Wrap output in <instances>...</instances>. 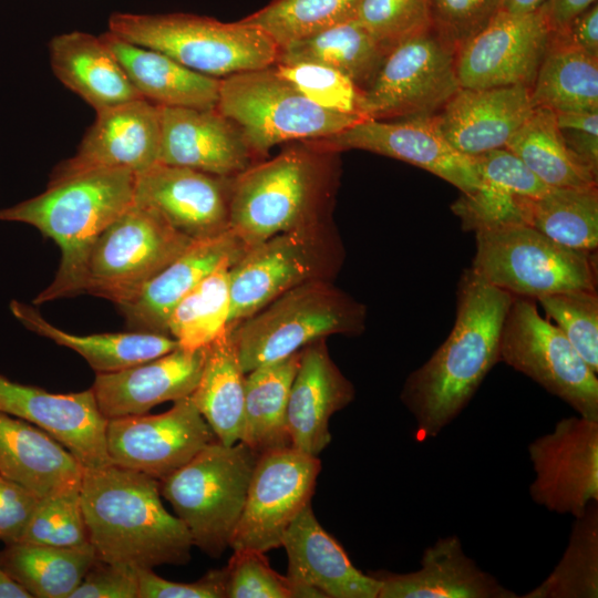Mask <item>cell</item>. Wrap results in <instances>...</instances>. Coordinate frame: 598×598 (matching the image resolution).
<instances>
[{
  "label": "cell",
  "instance_id": "obj_13",
  "mask_svg": "<svg viewBox=\"0 0 598 598\" xmlns=\"http://www.w3.org/2000/svg\"><path fill=\"white\" fill-rule=\"evenodd\" d=\"M499 361L527 375L580 416L598 420V379L563 332L540 316L536 300L514 297Z\"/></svg>",
  "mask_w": 598,
  "mask_h": 598
},
{
  "label": "cell",
  "instance_id": "obj_17",
  "mask_svg": "<svg viewBox=\"0 0 598 598\" xmlns=\"http://www.w3.org/2000/svg\"><path fill=\"white\" fill-rule=\"evenodd\" d=\"M318 150H361L423 168L466 194L480 185L472 156L456 151L439 130L435 116L364 118L324 138L303 142Z\"/></svg>",
  "mask_w": 598,
  "mask_h": 598
},
{
  "label": "cell",
  "instance_id": "obj_40",
  "mask_svg": "<svg viewBox=\"0 0 598 598\" xmlns=\"http://www.w3.org/2000/svg\"><path fill=\"white\" fill-rule=\"evenodd\" d=\"M236 261H225L172 310L167 333L178 347L197 350L207 347L228 329L230 311L229 270Z\"/></svg>",
  "mask_w": 598,
  "mask_h": 598
},
{
  "label": "cell",
  "instance_id": "obj_42",
  "mask_svg": "<svg viewBox=\"0 0 598 598\" xmlns=\"http://www.w3.org/2000/svg\"><path fill=\"white\" fill-rule=\"evenodd\" d=\"M362 0H271L241 19L267 33L278 49L357 18Z\"/></svg>",
  "mask_w": 598,
  "mask_h": 598
},
{
  "label": "cell",
  "instance_id": "obj_51",
  "mask_svg": "<svg viewBox=\"0 0 598 598\" xmlns=\"http://www.w3.org/2000/svg\"><path fill=\"white\" fill-rule=\"evenodd\" d=\"M138 598H227V569H212L193 582L164 579L153 569H136Z\"/></svg>",
  "mask_w": 598,
  "mask_h": 598
},
{
  "label": "cell",
  "instance_id": "obj_32",
  "mask_svg": "<svg viewBox=\"0 0 598 598\" xmlns=\"http://www.w3.org/2000/svg\"><path fill=\"white\" fill-rule=\"evenodd\" d=\"M10 310L30 331L78 352L96 373L118 371L178 348L174 338L159 333L138 331L89 336L69 333L47 321L32 306L18 300L10 302Z\"/></svg>",
  "mask_w": 598,
  "mask_h": 598
},
{
  "label": "cell",
  "instance_id": "obj_9",
  "mask_svg": "<svg viewBox=\"0 0 598 598\" xmlns=\"http://www.w3.org/2000/svg\"><path fill=\"white\" fill-rule=\"evenodd\" d=\"M344 258L332 220L277 234L247 248L229 270L228 329L299 285L333 280Z\"/></svg>",
  "mask_w": 598,
  "mask_h": 598
},
{
  "label": "cell",
  "instance_id": "obj_43",
  "mask_svg": "<svg viewBox=\"0 0 598 598\" xmlns=\"http://www.w3.org/2000/svg\"><path fill=\"white\" fill-rule=\"evenodd\" d=\"M20 542L55 547L90 545L81 481L40 497Z\"/></svg>",
  "mask_w": 598,
  "mask_h": 598
},
{
  "label": "cell",
  "instance_id": "obj_48",
  "mask_svg": "<svg viewBox=\"0 0 598 598\" xmlns=\"http://www.w3.org/2000/svg\"><path fill=\"white\" fill-rule=\"evenodd\" d=\"M227 569V598H300L287 576L274 570L265 553L234 549Z\"/></svg>",
  "mask_w": 598,
  "mask_h": 598
},
{
  "label": "cell",
  "instance_id": "obj_28",
  "mask_svg": "<svg viewBox=\"0 0 598 598\" xmlns=\"http://www.w3.org/2000/svg\"><path fill=\"white\" fill-rule=\"evenodd\" d=\"M378 598H516L470 558L457 536L437 539L424 549L420 569L408 574L379 570Z\"/></svg>",
  "mask_w": 598,
  "mask_h": 598
},
{
  "label": "cell",
  "instance_id": "obj_35",
  "mask_svg": "<svg viewBox=\"0 0 598 598\" xmlns=\"http://www.w3.org/2000/svg\"><path fill=\"white\" fill-rule=\"evenodd\" d=\"M300 351L246 373L240 441L258 455L291 446L287 411Z\"/></svg>",
  "mask_w": 598,
  "mask_h": 598
},
{
  "label": "cell",
  "instance_id": "obj_23",
  "mask_svg": "<svg viewBox=\"0 0 598 598\" xmlns=\"http://www.w3.org/2000/svg\"><path fill=\"white\" fill-rule=\"evenodd\" d=\"M281 546L287 577L300 598H378L380 581L350 561L341 545L316 518L311 504L287 528Z\"/></svg>",
  "mask_w": 598,
  "mask_h": 598
},
{
  "label": "cell",
  "instance_id": "obj_46",
  "mask_svg": "<svg viewBox=\"0 0 598 598\" xmlns=\"http://www.w3.org/2000/svg\"><path fill=\"white\" fill-rule=\"evenodd\" d=\"M355 19L389 52L430 27V0H362Z\"/></svg>",
  "mask_w": 598,
  "mask_h": 598
},
{
  "label": "cell",
  "instance_id": "obj_45",
  "mask_svg": "<svg viewBox=\"0 0 598 598\" xmlns=\"http://www.w3.org/2000/svg\"><path fill=\"white\" fill-rule=\"evenodd\" d=\"M276 71L312 103L361 118L363 91L341 72L316 63L274 64Z\"/></svg>",
  "mask_w": 598,
  "mask_h": 598
},
{
  "label": "cell",
  "instance_id": "obj_25",
  "mask_svg": "<svg viewBox=\"0 0 598 598\" xmlns=\"http://www.w3.org/2000/svg\"><path fill=\"white\" fill-rule=\"evenodd\" d=\"M354 386L331 359L326 339L300 350L287 422L291 447L318 456L330 443V417L354 399Z\"/></svg>",
  "mask_w": 598,
  "mask_h": 598
},
{
  "label": "cell",
  "instance_id": "obj_36",
  "mask_svg": "<svg viewBox=\"0 0 598 598\" xmlns=\"http://www.w3.org/2000/svg\"><path fill=\"white\" fill-rule=\"evenodd\" d=\"M386 53L353 19L279 48L275 64L316 63L328 66L364 91L374 80Z\"/></svg>",
  "mask_w": 598,
  "mask_h": 598
},
{
  "label": "cell",
  "instance_id": "obj_41",
  "mask_svg": "<svg viewBox=\"0 0 598 598\" xmlns=\"http://www.w3.org/2000/svg\"><path fill=\"white\" fill-rule=\"evenodd\" d=\"M523 597H598V502L575 518L561 559L542 584Z\"/></svg>",
  "mask_w": 598,
  "mask_h": 598
},
{
  "label": "cell",
  "instance_id": "obj_54",
  "mask_svg": "<svg viewBox=\"0 0 598 598\" xmlns=\"http://www.w3.org/2000/svg\"><path fill=\"white\" fill-rule=\"evenodd\" d=\"M597 0H545L538 8L550 33L563 34Z\"/></svg>",
  "mask_w": 598,
  "mask_h": 598
},
{
  "label": "cell",
  "instance_id": "obj_7",
  "mask_svg": "<svg viewBox=\"0 0 598 598\" xmlns=\"http://www.w3.org/2000/svg\"><path fill=\"white\" fill-rule=\"evenodd\" d=\"M258 457L241 441H215L159 481L161 495L186 526L193 545L212 558L229 547Z\"/></svg>",
  "mask_w": 598,
  "mask_h": 598
},
{
  "label": "cell",
  "instance_id": "obj_59",
  "mask_svg": "<svg viewBox=\"0 0 598 598\" xmlns=\"http://www.w3.org/2000/svg\"><path fill=\"white\" fill-rule=\"evenodd\" d=\"M545 0H504L501 11L525 14L536 11Z\"/></svg>",
  "mask_w": 598,
  "mask_h": 598
},
{
  "label": "cell",
  "instance_id": "obj_22",
  "mask_svg": "<svg viewBox=\"0 0 598 598\" xmlns=\"http://www.w3.org/2000/svg\"><path fill=\"white\" fill-rule=\"evenodd\" d=\"M257 159L243 132L216 107L161 106L158 163L235 177Z\"/></svg>",
  "mask_w": 598,
  "mask_h": 598
},
{
  "label": "cell",
  "instance_id": "obj_53",
  "mask_svg": "<svg viewBox=\"0 0 598 598\" xmlns=\"http://www.w3.org/2000/svg\"><path fill=\"white\" fill-rule=\"evenodd\" d=\"M39 498L27 487L0 474V542H20Z\"/></svg>",
  "mask_w": 598,
  "mask_h": 598
},
{
  "label": "cell",
  "instance_id": "obj_57",
  "mask_svg": "<svg viewBox=\"0 0 598 598\" xmlns=\"http://www.w3.org/2000/svg\"><path fill=\"white\" fill-rule=\"evenodd\" d=\"M560 130L581 131L598 135V111H571L555 113Z\"/></svg>",
  "mask_w": 598,
  "mask_h": 598
},
{
  "label": "cell",
  "instance_id": "obj_26",
  "mask_svg": "<svg viewBox=\"0 0 598 598\" xmlns=\"http://www.w3.org/2000/svg\"><path fill=\"white\" fill-rule=\"evenodd\" d=\"M246 249L231 230L194 240L132 300L117 307L126 329L168 336L167 320L177 302L221 264L237 261Z\"/></svg>",
  "mask_w": 598,
  "mask_h": 598
},
{
  "label": "cell",
  "instance_id": "obj_31",
  "mask_svg": "<svg viewBox=\"0 0 598 598\" xmlns=\"http://www.w3.org/2000/svg\"><path fill=\"white\" fill-rule=\"evenodd\" d=\"M102 38L142 99L159 106H217L220 79L193 71L162 52L122 40L110 31Z\"/></svg>",
  "mask_w": 598,
  "mask_h": 598
},
{
  "label": "cell",
  "instance_id": "obj_20",
  "mask_svg": "<svg viewBox=\"0 0 598 598\" xmlns=\"http://www.w3.org/2000/svg\"><path fill=\"white\" fill-rule=\"evenodd\" d=\"M234 177L157 163L136 175L134 202L156 210L192 240L229 230Z\"/></svg>",
  "mask_w": 598,
  "mask_h": 598
},
{
  "label": "cell",
  "instance_id": "obj_47",
  "mask_svg": "<svg viewBox=\"0 0 598 598\" xmlns=\"http://www.w3.org/2000/svg\"><path fill=\"white\" fill-rule=\"evenodd\" d=\"M520 197L524 196L515 194L502 184L480 179V185L470 193H462L451 208L460 218L462 228L475 233L523 223Z\"/></svg>",
  "mask_w": 598,
  "mask_h": 598
},
{
  "label": "cell",
  "instance_id": "obj_29",
  "mask_svg": "<svg viewBox=\"0 0 598 598\" xmlns=\"http://www.w3.org/2000/svg\"><path fill=\"white\" fill-rule=\"evenodd\" d=\"M51 68L55 76L101 112L142 99L102 35L72 31L49 43Z\"/></svg>",
  "mask_w": 598,
  "mask_h": 598
},
{
  "label": "cell",
  "instance_id": "obj_6",
  "mask_svg": "<svg viewBox=\"0 0 598 598\" xmlns=\"http://www.w3.org/2000/svg\"><path fill=\"white\" fill-rule=\"evenodd\" d=\"M367 307L333 280L299 285L228 329L245 373L333 334L360 336Z\"/></svg>",
  "mask_w": 598,
  "mask_h": 598
},
{
  "label": "cell",
  "instance_id": "obj_16",
  "mask_svg": "<svg viewBox=\"0 0 598 598\" xmlns=\"http://www.w3.org/2000/svg\"><path fill=\"white\" fill-rule=\"evenodd\" d=\"M532 499L557 514L581 516L598 502V420L564 417L528 445Z\"/></svg>",
  "mask_w": 598,
  "mask_h": 598
},
{
  "label": "cell",
  "instance_id": "obj_52",
  "mask_svg": "<svg viewBox=\"0 0 598 598\" xmlns=\"http://www.w3.org/2000/svg\"><path fill=\"white\" fill-rule=\"evenodd\" d=\"M69 598H138L137 571L96 558Z\"/></svg>",
  "mask_w": 598,
  "mask_h": 598
},
{
  "label": "cell",
  "instance_id": "obj_38",
  "mask_svg": "<svg viewBox=\"0 0 598 598\" xmlns=\"http://www.w3.org/2000/svg\"><path fill=\"white\" fill-rule=\"evenodd\" d=\"M522 221L570 249L598 248V187H549L537 197H520Z\"/></svg>",
  "mask_w": 598,
  "mask_h": 598
},
{
  "label": "cell",
  "instance_id": "obj_56",
  "mask_svg": "<svg viewBox=\"0 0 598 598\" xmlns=\"http://www.w3.org/2000/svg\"><path fill=\"white\" fill-rule=\"evenodd\" d=\"M560 132L570 152L598 175V135L574 130Z\"/></svg>",
  "mask_w": 598,
  "mask_h": 598
},
{
  "label": "cell",
  "instance_id": "obj_3",
  "mask_svg": "<svg viewBox=\"0 0 598 598\" xmlns=\"http://www.w3.org/2000/svg\"><path fill=\"white\" fill-rule=\"evenodd\" d=\"M135 179L126 169L87 172L48 184L40 195L0 210L1 220L31 225L60 247L55 277L34 305L84 293L91 250L133 204Z\"/></svg>",
  "mask_w": 598,
  "mask_h": 598
},
{
  "label": "cell",
  "instance_id": "obj_30",
  "mask_svg": "<svg viewBox=\"0 0 598 598\" xmlns=\"http://www.w3.org/2000/svg\"><path fill=\"white\" fill-rule=\"evenodd\" d=\"M84 467L38 426L0 412V474L38 497L81 481Z\"/></svg>",
  "mask_w": 598,
  "mask_h": 598
},
{
  "label": "cell",
  "instance_id": "obj_11",
  "mask_svg": "<svg viewBox=\"0 0 598 598\" xmlns=\"http://www.w3.org/2000/svg\"><path fill=\"white\" fill-rule=\"evenodd\" d=\"M193 241L156 210L133 202L94 244L84 293L110 300L116 307L126 303Z\"/></svg>",
  "mask_w": 598,
  "mask_h": 598
},
{
  "label": "cell",
  "instance_id": "obj_49",
  "mask_svg": "<svg viewBox=\"0 0 598 598\" xmlns=\"http://www.w3.org/2000/svg\"><path fill=\"white\" fill-rule=\"evenodd\" d=\"M504 0H430V25L456 52L484 30Z\"/></svg>",
  "mask_w": 598,
  "mask_h": 598
},
{
  "label": "cell",
  "instance_id": "obj_34",
  "mask_svg": "<svg viewBox=\"0 0 598 598\" xmlns=\"http://www.w3.org/2000/svg\"><path fill=\"white\" fill-rule=\"evenodd\" d=\"M245 381L246 373L227 329L206 347L198 383L189 395L216 439L225 445L241 437Z\"/></svg>",
  "mask_w": 598,
  "mask_h": 598
},
{
  "label": "cell",
  "instance_id": "obj_15",
  "mask_svg": "<svg viewBox=\"0 0 598 598\" xmlns=\"http://www.w3.org/2000/svg\"><path fill=\"white\" fill-rule=\"evenodd\" d=\"M218 441L190 396L166 412L107 420L106 447L111 464L158 481L174 473L208 444Z\"/></svg>",
  "mask_w": 598,
  "mask_h": 598
},
{
  "label": "cell",
  "instance_id": "obj_1",
  "mask_svg": "<svg viewBox=\"0 0 598 598\" xmlns=\"http://www.w3.org/2000/svg\"><path fill=\"white\" fill-rule=\"evenodd\" d=\"M513 298L470 269L464 271L448 337L409 374L400 394L415 420L417 439L435 437L451 423L499 362L502 330Z\"/></svg>",
  "mask_w": 598,
  "mask_h": 598
},
{
  "label": "cell",
  "instance_id": "obj_44",
  "mask_svg": "<svg viewBox=\"0 0 598 598\" xmlns=\"http://www.w3.org/2000/svg\"><path fill=\"white\" fill-rule=\"evenodd\" d=\"M545 317L569 340L587 365L598 373L597 289H580L538 299Z\"/></svg>",
  "mask_w": 598,
  "mask_h": 598
},
{
  "label": "cell",
  "instance_id": "obj_27",
  "mask_svg": "<svg viewBox=\"0 0 598 598\" xmlns=\"http://www.w3.org/2000/svg\"><path fill=\"white\" fill-rule=\"evenodd\" d=\"M532 112L526 86L460 87L434 116L456 151L475 156L505 147Z\"/></svg>",
  "mask_w": 598,
  "mask_h": 598
},
{
  "label": "cell",
  "instance_id": "obj_19",
  "mask_svg": "<svg viewBox=\"0 0 598 598\" xmlns=\"http://www.w3.org/2000/svg\"><path fill=\"white\" fill-rule=\"evenodd\" d=\"M161 106L137 99L96 113L75 154L52 171L48 184L93 171L138 175L158 163Z\"/></svg>",
  "mask_w": 598,
  "mask_h": 598
},
{
  "label": "cell",
  "instance_id": "obj_8",
  "mask_svg": "<svg viewBox=\"0 0 598 598\" xmlns=\"http://www.w3.org/2000/svg\"><path fill=\"white\" fill-rule=\"evenodd\" d=\"M475 240L468 269L513 297L538 300L557 292L597 289L596 252L561 246L526 224L478 230Z\"/></svg>",
  "mask_w": 598,
  "mask_h": 598
},
{
  "label": "cell",
  "instance_id": "obj_4",
  "mask_svg": "<svg viewBox=\"0 0 598 598\" xmlns=\"http://www.w3.org/2000/svg\"><path fill=\"white\" fill-rule=\"evenodd\" d=\"M303 144L234 177L229 230L246 248L277 234L332 220L336 153Z\"/></svg>",
  "mask_w": 598,
  "mask_h": 598
},
{
  "label": "cell",
  "instance_id": "obj_12",
  "mask_svg": "<svg viewBox=\"0 0 598 598\" xmlns=\"http://www.w3.org/2000/svg\"><path fill=\"white\" fill-rule=\"evenodd\" d=\"M456 50L430 25L395 44L363 91L364 118L436 115L460 89Z\"/></svg>",
  "mask_w": 598,
  "mask_h": 598
},
{
  "label": "cell",
  "instance_id": "obj_39",
  "mask_svg": "<svg viewBox=\"0 0 598 598\" xmlns=\"http://www.w3.org/2000/svg\"><path fill=\"white\" fill-rule=\"evenodd\" d=\"M548 187L597 185L598 175L566 146L555 112L533 109L505 146Z\"/></svg>",
  "mask_w": 598,
  "mask_h": 598
},
{
  "label": "cell",
  "instance_id": "obj_10",
  "mask_svg": "<svg viewBox=\"0 0 598 598\" xmlns=\"http://www.w3.org/2000/svg\"><path fill=\"white\" fill-rule=\"evenodd\" d=\"M216 109L237 125L258 158L278 144L324 138L364 120L312 103L274 65L220 79Z\"/></svg>",
  "mask_w": 598,
  "mask_h": 598
},
{
  "label": "cell",
  "instance_id": "obj_37",
  "mask_svg": "<svg viewBox=\"0 0 598 598\" xmlns=\"http://www.w3.org/2000/svg\"><path fill=\"white\" fill-rule=\"evenodd\" d=\"M95 559L91 545L55 547L17 542L0 551V565L32 598H69Z\"/></svg>",
  "mask_w": 598,
  "mask_h": 598
},
{
  "label": "cell",
  "instance_id": "obj_5",
  "mask_svg": "<svg viewBox=\"0 0 598 598\" xmlns=\"http://www.w3.org/2000/svg\"><path fill=\"white\" fill-rule=\"evenodd\" d=\"M109 31L162 52L198 73L223 79L272 66L278 47L259 28L192 13H112Z\"/></svg>",
  "mask_w": 598,
  "mask_h": 598
},
{
  "label": "cell",
  "instance_id": "obj_2",
  "mask_svg": "<svg viewBox=\"0 0 598 598\" xmlns=\"http://www.w3.org/2000/svg\"><path fill=\"white\" fill-rule=\"evenodd\" d=\"M161 496L159 481L144 473L113 464L84 468L82 506L96 558L134 569L187 564L192 537Z\"/></svg>",
  "mask_w": 598,
  "mask_h": 598
},
{
  "label": "cell",
  "instance_id": "obj_14",
  "mask_svg": "<svg viewBox=\"0 0 598 598\" xmlns=\"http://www.w3.org/2000/svg\"><path fill=\"white\" fill-rule=\"evenodd\" d=\"M321 463L286 447L259 455L229 547L266 553L281 546L298 514L311 502Z\"/></svg>",
  "mask_w": 598,
  "mask_h": 598
},
{
  "label": "cell",
  "instance_id": "obj_33",
  "mask_svg": "<svg viewBox=\"0 0 598 598\" xmlns=\"http://www.w3.org/2000/svg\"><path fill=\"white\" fill-rule=\"evenodd\" d=\"M529 99L533 109L555 113L598 111V56L581 50L565 33H550Z\"/></svg>",
  "mask_w": 598,
  "mask_h": 598
},
{
  "label": "cell",
  "instance_id": "obj_21",
  "mask_svg": "<svg viewBox=\"0 0 598 598\" xmlns=\"http://www.w3.org/2000/svg\"><path fill=\"white\" fill-rule=\"evenodd\" d=\"M0 412L47 432L65 446L84 468L111 464L106 447L107 420L91 389L56 394L0 374Z\"/></svg>",
  "mask_w": 598,
  "mask_h": 598
},
{
  "label": "cell",
  "instance_id": "obj_58",
  "mask_svg": "<svg viewBox=\"0 0 598 598\" xmlns=\"http://www.w3.org/2000/svg\"><path fill=\"white\" fill-rule=\"evenodd\" d=\"M0 598H32L0 565Z\"/></svg>",
  "mask_w": 598,
  "mask_h": 598
},
{
  "label": "cell",
  "instance_id": "obj_24",
  "mask_svg": "<svg viewBox=\"0 0 598 598\" xmlns=\"http://www.w3.org/2000/svg\"><path fill=\"white\" fill-rule=\"evenodd\" d=\"M205 348H177L158 358L107 373H96L91 388L106 420L141 415L167 401L189 396L205 360Z\"/></svg>",
  "mask_w": 598,
  "mask_h": 598
},
{
  "label": "cell",
  "instance_id": "obj_18",
  "mask_svg": "<svg viewBox=\"0 0 598 598\" xmlns=\"http://www.w3.org/2000/svg\"><path fill=\"white\" fill-rule=\"evenodd\" d=\"M550 32L537 9L525 14L499 11L456 52L461 87H532Z\"/></svg>",
  "mask_w": 598,
  "mask_h": 598
},
{
  "label": "cell",
  "instance_id": "obj_50",
  "mask_svg": "<svg viewBox=\"0 0 598 598\" xmlns=\"http://www.w3.org/2000/svg\"><path fill=\"white\" fill-rule=\"evenodd\" d=\"M472 157L480 179L502 184L519 196L537 197L549 188L506 147Z\"/></svg>",
  "mask_w": 598,
  "mask_h": 598
},
{
  "label": "cell",
  "instance_id": "obj_55",
  "mask_svg": "<svg viewBox=\"0 0 598 598\" xmlns=\"http://www.w3.org/2000/svg\"><path fill=\"white\" fill-rule=\"evenodd\" d=\"M569 40L587 53L598 56L597 2L574 19L565 32Z\"/></svg>",
  "mask_w": 598,
  "mask_h": 598
}]
</instances>
